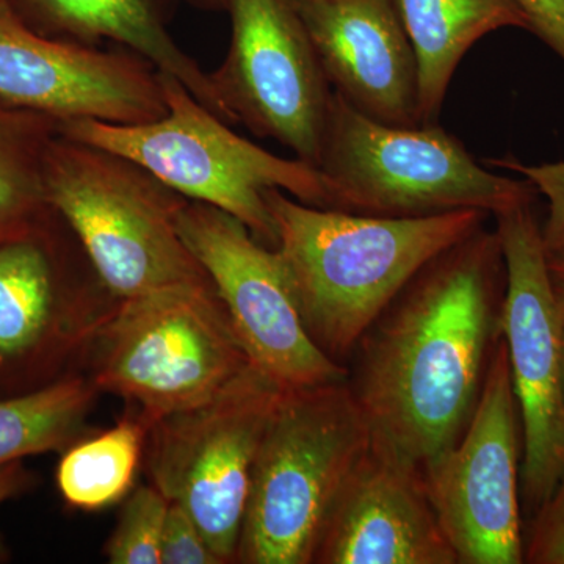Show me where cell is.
Returning a JSON list of instances; mask_svg holds the SVG:
<instances>
[{
	"label": "cell",
	"instance_id": "1",
	"mask_svg": "<svg viewBox=\"0 0 564 564\" xmlns=\"http://www.w3.org/2000/svg\"><path fill=\"white\" fill-rule=\"evenodd\" d=\"M503 292L502 247L484 226L426 263L356 347L348 384L373 436L421 469L473 417Z\"/></svg>",
	"mask_w": 564,
	"mask_h": 564
},
{
	"label": "cell",
	"instance_id": "2",
	"mask_svg": "<svg viewBox=\"0 0 564 564\" xmlns=\"http://www.w3.org/2000/svg\"><path fill=\"white\" fill-rule=\"evenodd\" d=\"M265 202L300 315L340 362L426 263L484 228L486 212L373 217L323 209L270 188ZM343 364V362H340Z\"/></svg>",
	"mask_w": 564,
	"mask_h": 564
},
{
	"label": "cell",
	"instance_id": "3",
	"mask_svg": "<svg viewBox=\"0 0 564 564\" xmlns=\"http://www.w3.org/2000/svg\"><path fill=\"white\" fill-rule=\"evenodd\" d=\"M372 430L348 380L282 389L252 469L236 563L313 564Z\"/></svg>",
	"mask_w": 564,
	"mask_h": 564
},
{
	"label": "cell",
	"instance_id": "4",
	"mask_svg": "<svg viewBox=\"0 0 564 564\" xmlns=\"http://www.w3.org/2000/svg\"><path fill=\"white\" fill-rule=\"evenodd\" d=\"M323 209L373 217H429L475 209L496 215L534 203L536 188L480 165L437 122L392 126L333 91L317 163Z\"/></svg>",
	"mask_w": 564,
	"mask_h": 564
},
{
	"label": "cell",
	"instance_id": "5",
	"mask_svg": "<svg viewBox=\"0 0 564 564\" xmlns=\"http://www.w3.org/2000/svg\"><path fill=\"white\" fill-rule=\"evenodd\" d=\"M44 187L47 203L120 302L209 281L177 228L191 199L140 163L58 133L47 151Z\"/></svg>",
	"mask_w": 564,
	"mask_h": 564
},
{
	"label": "cell",
	"instance_id": "6",
	"mask_svg": "<svg viewBox=\"0 0 564 564\" xmlns=\"http://www.w3.org/2000/svg\"><path fill=\"white\" fill-rule=\"evenodd\" d=\"M165 117L143 124L96 120L61 122L62 135L95 144L140 163L191 202L209 204L243 223L252 237L276 248L265 192L278 188L299 202L325 207L321 173L243 139L203 106L180 80L159 73Z\"/></svg>",
	"mask_w": 564,
	"mask_h": 564
},
{
	"label": "cell",
	"instance_id": "7",
	"mask_svg": "<svg viewBox=\"0 0 564 564\" xmlns=\"http://www.w3.org/2000/svg\"><path fill=\"white\" fill-rule=\"evenodd\" d=\"M250 364L209 280L120 302L84 373L151 426L206 403Z\"/></svg>",
	"mask_w": 564,
	"mask_h": 564
},
{
	"label": "cell",
	"instance_id": "8",
	"mask_svg": "<svg viewBox=\"0 0 564 564\" xmlns=\"http://www.w3.org/2000/svg\"><path fill=\"white\" fill-rule=\"evenodd\" d=\"M118 304L57 212L0 243V399L84 373Z\"/></svg>",
	"mask_w": 564,
	"mask_h": 564
},
{
	"label": "cell",
	"instance_id": "9",
	"mask_svg": "<svg viewBox=\"0 0 564 564\" xmlns=\"http://www.w3.org/2000/svg\"><path fill=\"white\" fill-rule=\"evenodd\" d=\"M281 392L250 364L206 403L148 433V480L195 519L223 564L236 563L256 455Z\"/></svg>",
	"mask_w": 564,
	"mask_h": 564
},
{
	"label": "cell",
	"instance_id": "10",
	"mask_svg": "<svg viewBox=\"0 0 564 564\" xmlns=\"http://www.w3.org/2000/svg\"><path fill=\"white\" fill-rule=\"evenodd\" d=\"M494 218L505 261L499 329L522 426L521 496L536 511L564 470V323L533 203Z\"/></svg>",
	"mask_w": 564,
	"mask_h": 564
},
{
	"label": "cell",
	"instance_id": "11",
	"mask_svg": "<svg viewBox=\"0 0 564 564\" xmlns=\"http://www.w3.org/2000/svg\"><path fill=\"white\" fill-rule=\"evenodd\" d=\"M521 452V415L500 337L458 443L422 467L426 492L458 564L525 563Z\"/></svg>",
	"mask_w": 564,
	"mask_h": 564
},
{
	"label": "cell",
	"instance_id": "12",
	"mask_svg": "<svg viewBox=\"0 0 564 564\" xmlns=\"http://www.w3.org/2000/svg\"><path fill=\"white\" fill-rule=\"evenodd\" d=\"M231 43L210 74L231 124L317 169L333 88L295 0H228Z\"/></svg>",
	"mask_w": 564,
	"mask_h": 564
},
{
	"label": "cell",
	"instance_id": "13",
	"mask_svg": "<svg viewBox=\"0 0 564 564\" xmlns=\"http://www.w3.org/2000/svg\"><path fill=\"white\" fill-rule=\"evenodd\" d=\"M177 228L225 304L252 366L282 389L348 380V367L325 355L307 333L276 248L209 204H185Z\"/></svg>",
	"mask_w": 564,
	"mask_h": 564
},
{
	"label": "cell",
	"instance_id": "14",
	"mask_svg": "<svg viewBox=\"0 0 564 564\" xmlns=\"http://www.w3.org/2000/svg\"><path fill=\"white\" fill-rule=\"evenodd\" d=\"M0 101L58 122L143 124L169 111L159 70L139 55L41 35L6 0H0Z\"/></svg>",
	"mask_w": 564,
	"mask_h": 564
},
{
	"label": "cell",
	"instance_id": "15",
	"mask_svg": "<svg viewBox=\"0 0 564 564\" xmlns=\"http://www.w3.org/2000/svg\"><path fill=\"white\" fill-rule=\"evenodd\" d=\"M315 564H458L422 469L372 434L334 502Z\"/></svg>",
	"mask_w": 564,
	"mask_h": 564
},
{
	"label": "cell",
	"instance_id": "16",
	"mask_svg": "<svg viewBox=\"0 0 564 564\" xmlns=\"http://www.w3.org/2000/svg\"><path fill=\"white\" fill-rule=\"evenodd\" d=\"M332 85L356 110L421 126L417 57L392 0H295Z\"/></svg>",
	"mask_w": 564,
	"mask_h": 564
},
{
	"label": "cell",
	"instance_id": "17",
	"mask_svg": "<svg viewBox=\"0 0 564 564\" xmlns=\"http://www.w3.org/2000/svg\"><path fill=\"white\" fill-rule=\"evenodd\" d=\"M29 28L84 46L111 41L139 55L159 73L169 74L223 121L228 113L210 74L174 40L169 28V0H6Z\"/></svg>",
	"mask_w": 564,
	"mask_h": 564
},
{
	"label": "cell",
	"instance_id": "18",
	"mask_svg": "<svg viewBox=\"0 0 564 564\" xmlns=\"http://www.w3.org/2000/svg\"><path fill=\"white\" fill-rule=\"evenodd\" d=\"M419 65L422 124L440 117L459 62L477 41L529 22L513 0H392Z\"/></svg>",
	"mask_w": 564,
	"mask_h": 564
},
{
	"label": "cell",
	"instance_id": "19",
	"mask_svg": "<svg viewBox=\"0 0 564 564\" xmlns=\"http://www.w3.org/2000/svg\"><path fill=\"white\" fill-rule=\"evenodd\" d=\"M150 429L135 410H129L110 429L68 445L55 469L66 507L93 513L121 503L135 488Z\"/></svg>",
	"mask_w": 564,
	"mask_h": 564
},
{
	"label": "cell",
	"instance_id": "20",
	"mask_svg": "<svg viewBox=\"0 0 564 564\" xmlns=\"http://www.w3.org/2000/svg\"><path fill=\"white\" fill-rule=\"evenodd\" d=\"M61 122L0 101V243L31 232L54 214L44 166Z\"/></svg>",
	"mask_w": 564,
	"mask_h": 564
},
{
	"label": "cell",
	"instance_id": "21",
	"mask_svg": "<svg viewBox=\"0 0 564 564\" xmlns=\"http://www.w3.org/2000/svg\"><path fill=\"white\" fill-rule=\"evenodd\" d=\"M98 395L87 373H74L40 391L0 399V466L62 454L91 432L88 415Z\"/></svg>",
	"mask_w": 564,
	"mask_h": 564
},
{
	"label": "cell",
	"instance_id": "22",
	"mask_svg": "<svg viewBox=\"0 0 564 564\" xmlns=\"http://www.w3.org/2000/svg\"><path fill=\"white\" fill-rule=\"evenodd\" d=\"M170 500L154 485H139L122 500L117 525L104 545L111 564H161Z\"/></svg>",
	"mask_w": 564,
	"mask_h": 564
},
{
	"label": "cell",
	"instance_id": "23",
	"mask_svg": "<svg viewBox=\"0 0 564 564\" xmlns=\"http://www.w3.org/2000/svg\"><path fill=\"white\" fill-rule=\"evenodd\" d=\"M488 165L513 172L524 177L547 199L549 212L541 226L545 251L558 250L564 245V162L527 165L514 158L491 159Z\"/></svg>",
	"mask_w": 564,
	"mask_h": 564
},
{
	"label": "cell",
	"instance_id": "24",
	"mask_svg": "<svg viewBox=\"0 0 564 564\" xmlns=\"http://www.w3.org/2000/svg\"><path fill=\"white\" fill-rule=\"evenodd\" d=\"M161 564H223L195 519L174 502L163 527Z\"/></svg>",
	"mask_w": 564,
	"mask_h": 564
},
{
	"label": "cell",
	"instance_id": "25",
	"mask_svg": "<svg viewBox=\"0 0 564 564\" xmlns=\"http://www.w3.org/2000/svg\"><path fill=\"white\" fill-rule=\"evenodd\" d=\"M525 563L564 564V470L549 499L536 510Z\"/></svg>",
	"mask_w": 564,
	"mask_h": 564
},
{
	"label": "cell",
	"instance_id": "26",
	"mask_svg": "<svg viewBox=\"0 0 564 564\" xmlns=\"http://www.w3.org/2000/svg\"><path fill=\"white\" fill-rule=\"evenodd\" d=\"M529 22V32L564 62V0H513Z\"/></svg>",
	"mask_w": 564,
	"mask_h": 564
},
{
	"label": "cell",
	"instance_id": "27",
	"mask_svg": "<svg viewBox=\"0 0 564 564\" xmlns=\"http://www.w3.org/2000/svg\"><path fill=\"white\" fill-rule=\"evenodd\" d=\"M39 485V478L25 466L24 459L0 466V507L10 500L31 492ZM10 562V551L0 538V563Z\"/></svg>",
	"mask_w": 564,
	"mask_h": 564
},
{
	"label": "cell",
	"instance_id": "28",
	"mask_svg": "<svg viewBox=\"0 0 564 564\" xmlns=\"http://www.w3.org/2000/svg\"><path fill=\"white\" fill-rule=\"evenodd\" d=\"M547 269L552 289L564 323V245L558 250L547 252Z\"/></svg>",
	"mask_w": 564,
	"mask_h": 564
},
{
	"label": "cell",
	"instance_id": "29",
	"mask_svg": "<svg viewBox=\"0 0 564 564\" xmlns=\"http://www.w3.org/2000/svg\"><path fill=\"white\" fill-rule=\"evenodd\" d=\"M191 3L195 9L203 11H214V13H220L228 9V0H185Z\"/></svg>",
	"mask_w": 564,
	"mask_h": 564
},
{
	"label": "cell",
	"instance_id": "30",
	"mask_svg": "<svg viewBox=\"0 0 564 564\" xmlns=\"http://www.w3.org/2000/svg\"><path fill=\"white\" fill-rule=\"evenodd\" d=\"M562 369H563V391H564V329H563V340H562Z\"/></svg>",
	"mask_w": 564,
	"mask_h": 564
}]
</instances>
